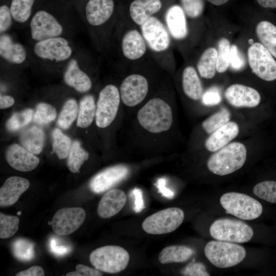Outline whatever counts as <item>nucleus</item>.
<instances>
[{"mask_svg":"<svg viewBox=\"0 0 276 276\" xmlns=\"http://www.w3.org/2000/svg\"><path fill=\"white\" fill-rule=\"evenodd\" d=\"M114 8L113 0H88L84 9L85 19L91 26H102L111 17Z\"/></svg>","mask_w":276,"mask_h":276,"instance_id":"nucleus-17","label":"nucleus"},{"mask_svg":"<svg viewBox=\"0 0 276 276\" xmlns=\"http://www.w3.org/2000/svg\"><path fill=\"white\" fill-rule=\"evenodd\" d=\"M256 32L261 44L276 58V26L269 21H262L257 25Z\"/></svg>","mask_w":276,"mask_h":276,"instance_id":"nucleus-30","label":"nucleus"},{"mask_svg":"<svg viewBox=\"0 0 276 276\" xmlns=\"http://www.w3.org/2000/svg\"><path fill=\"white\" fill-rule=\"evenodd\" d=\"M12 251L15 257L21 261H29L35 256L34 244L24 238L17 239L13 242Z\"/></svg>","mask_w":276,"mask_h":276,"instance_id":"nucleus-38","label":"nucleus"},{"mask_svg":"<svg viewBox=\"0 0 276 276\" xmlns=\"http://www.w3.org/2000/svg\"><path fill=\"white\" fill-rule=\"evenodd\" d=\"M181 87L183 93L190 100H201L204 93L201 81L192 66H188L183 70L181 76Z\"/></svg>","mask_w":276,"mask_h":276,"instance_id":"nucleus-25","label":"nucleus"},{"mask_svg":"<svg viewBox=\"0 0 276 276\" xmlns=\"http://www.w3.org/2000/svg\"><path fill=\"white\" fill-rule=\"evenodd\" d=\"M57 114L56 109L53 106L41 102L37 105L33 120L37 124L44 125L54 121Z\"/></svg>","mask_w":276,"mask_h":276,"instance_id":"nucleus-39","label":"nucleus"},{"mask_svg":"<svg viewBox=\"0 0 276 276\" xmlns=\"http://www.w3.org/2000/svg\"><path fill=\"white\" fill-rule=\"evenodd\" d=\"M245 64L244 57L239 51L237 45H231L229 65L236 71L242 69Z\"/></svg>","mask_w":276,"mask_h":276,"instance_id":"nucleus-47","label":"nucleus"},{"mask_svg":"<svg viewBox=\"0 0 276 276\" xmlns=\"http://www.w3.org/2000/svg\"><path fill=\"white\" fill-rule=\"evenodd\" d=\"M162 6L160 0H134L129 7L130 17L135 24L141 26L158 12Z\"/></svg>","mask_w":276,"mask_h":276,"instance_id":"nucleus-26","label":"nucleus"},{"mask_svg":"<svg viewBox=\"0 0 276 276\" xmlns=\"http://www.w3.org/2000/svg\"><path fill=\"white\" fill-rule=\"evenodd\" d=\"M5 157L11 167L22 172L34 170L40 162L39 158L34 154L16 144L11 145L7 148Z\"/></svg>","mask_w":276,"mask_h":276,"instance_id":"nucleus-16","label":"nucleus"},{"mask_svg":"<svg viewBox=\"0 0 276 276\" xmlns=\"http://www.w3.org/2000/svg\"><path fill=\"white\" fill-rule=\"evenodd\" d=\"M19 218L17 216L0 213V238L8 239L12 237L18 231Z\"/></svg>","mask_w":276,"mask_h":276,"instance_id":"nucleus-42","label":"nucleus"},{"mask_svg":"<svg viewBox=\"0 0 276 276\" xmlns=\"http://www.w3.org/2000/svg\"><path fill=\"white\" fill-rule=\"evenodd\" d=\"M33 51L38 58L55 62L66 61L73 54L68 41L61 36L36 42Z\"/></svg>","mask_w":276,"mask_h":276,"instance_id":"nucleus-12","label":"nucleus"},{"mask_svg":"<svg viewBox=\"0 0 276 276\" xmlns=\"http://www.w3.org/2000/svg\"><path fill=\"white\" fill-rule=\"evenodd\" d=\"M176 127L173 99L167 87L161 86L123 123L122 150L145 157L167 155L174 151Z\"/></svg>","mask_w":276,"mask_h":276,"instance_id":"nucleus-1","label":"nucleus"},{"mask_svg":"<svg viewBox=\"0 0 276 276\" xmlns=\"http://www.w3.org/2000/svg\"><path fill=\"white\" fill-rule=\"evenodd\" d=\"M231 45L226 38L220 39L218 42L216 71L224 73L229 66Z\"/></svg>","mask_w":276,"mask_h":276,"instance_id":"nucleus-41","label":"nucleus"},{"mask_svg":"<svg viewBox=\"0 0 276 276\" xmlns=\"http://www.w3.org/2000/svg\"><path fill=\"white\" fill-rule=\"evenodd\" d=\"M63 79L67 85L81 93L88 92L92 87L91 79L80 68L77 60L74 58L70 59L67 63Z\"/></svg>","mask_w":276,"mask_h":276,"instance_id":"nucleus-21","label":"nucleus"},{"mask_svg":"<svg viewBox=\"0 0 276 276\" xmlns=\"http://www.w3.org/2000/svg\"><path fill=\"white\" fill-rule=\"evenodd\" d=\"M121 48L126 58L135 60L145 54L147 43L142 33L136 29H132L126 32L123 36Z\"/></svg>","mask_w":276,"mask_h":276,"instance_id":"nucleus-23","label":"nucleus"},{"mask_svg":"<svg viewBox=\"0 0 276 276\" xmlns=\"http://www.w3.org/2000/svg\"><path fill=\"white\" fill-rule=\"evenodd\" d=\"M0 56L9 63L20 64L26 60L27 53L21 43L14 41L10 35L3 33L0 36Z\"/></svg>","mask_w":276,"mask_h":276,"instance_id":"nucleus-24","label":"nucleus"},{"mask_svg":"<svg viewBox=\"0 0 276 276\" xmlns=\"http://www.w3.org/2000/svg\"><path fill=\"white\" fill-rule=\"evenodd\" d=\"M35 0H11L10 11L13 20L19 23H24L32 15Z\"/></svg>","mask_w":276,"mask_h":276,"instance_id":"nucleus-32","label":"nucleus"},{"mask_svg":"<svg viewBox=\"0 0 276 276\" xmlns=\"http://www.w3.org/2000/svg\"><path fill=\"white\" fill-rule=\"evenodd\" d=\"M217 50L213 47L206 49L200 57L197 68L200 76L210 79L214 77L216 71Z\"/></svg>","mask_w":276,"mask_h":276,"instance_id":"nucleus-31","label":"nucleus"},{"mask_svg":"<svg viewBox=\"0 0 276 276\" xmlns=\"http://www.w3.org/2000/svg\"><path fill=\"white\" fill-rule=\"evenodd\" d=\"M224 96L230 105L237 108L256 107L261 101V95L256 89L240 84L228 86L225 91Z\"/></svg>","mask_w":276,"mask_h":276,"instance_id":"nucleus-15","label":"nucleus"},{"mask_svg":"<svg viewBox=\"0 0 276 276\" xmlns=\"http://www.w3.org/2000/svg\"><path fill=\"white\" fill-rule=\"evenodd\" d=\"M204 254L214 266L225 268L235 266L242 262L246 256L245 248L233 242L211 241L205 245Z\"/></svg>","mask_w":276,"mask_h":276,"instance_id":"nucleus-4","label":"nucleus"},{"mask_svg":"<svg viewBox=\"0 0 276 276\" xmlns=\"http://www.w3.org/2000/svg\"><path fill=\"white\" fill-rule=\"evenodd\" d=\"M66 276H101L103 274L98 270L82 264H78L76 270L70 272Z\"/></svg>","mask_w":276,"mask_h":276,"instance_id":"nucleus-48","label":"nucleus"},{"mask_svg":"<svg viewBox=\"0 0 276 276\" xmlns=\"http://www.w3.org/2000/svg\"><path fill=\"white\" fill-rule=\"evenodd\" d=\"M183 275L187 276H209L205 266L201 263L195 262V259L189 263L181 271Z\"/></svg>","mask_w":276,"mask_h":276,"instance_id":"nucleus-44","label":"nucleus"},{"mask_svg":"<svg viewBox=\"0 0 276 276\" xmlns=\"http://www.w3.org/2000/svg\"><path fill=\"white\" fill-rule=\"evenodd\" d=\"M220 202L226 213L244 220L255 219L263 212L259 201L243 193H226L220 197Z\"/></svg>","mask_w":276,"mask_h":276,"instance_id":"nucleus-6","label":"nucleus"},{"mask_svg":"<svg viewBox=\"0 0 276 276\" xmlns=\"http://www.w3.org/2000/svg\"><path fill=\"white\" fill-rule=\"evenodd\" d=\"M15 102L14 99L11 96L1 95L0 96V108L1 109L8 108Z\"/></svg>","mask_w":276,"mask_h":276,"instance_id":"nucleus-53","label":"nucleus"},{"mask_svg":"<svg viewBox=\"0 0 276 276\" xmlns=\"http://www.w3.org/2000/svg\"><path fill=\"white\" fill-rule=\"evenodd\" d=\"M29 186L26 178L15 176L7 178L0 189L1 207L14 204Z\"/></svg>","mask_w":276,"mask_h":276,"instance_id":"nucleus-18","label":"nucleus"},{"mask_svg":"<svg viewBox=\"0 0 276 276\" xmlns=\"http://www.w3.org/2000/svg\"><path fill=\"white\" fill-rule=\"evenodd\" d=\"M141 33L147 44L153 51L162 52L170 44L168 30L157 17L151 16L141 26Z\"/></svg>","mask_w":276,"mask_h":276,"instance_id":"nucleus-14","label":"nucleus"},{"mask_svg":"<svg viewBox=\"0 0 276 276\" xmlns=\"http://www.w3.org/2000/svg\"><path fill=\"white\" fill-rule=\"evenodd\" d=\"M44 272L42 267L35 265L17 273L16 276H43Z\"/></svg>","mask_w":276,"mask_h":276,"instance_id":"nucleus-52","label":"nucleus"},{"mask_svg":"<svg viewBox=\"0 0 276 276\" xmlns=\"http://www.w3.org/2000/svg\"><path fill=\"white\" fill-rule=\"evenodd\" d=\"M191 248L182 245H172L164 248L158 255L162 264L180 263L188 260L194 254Z\"/></svg>","mask_w":276,"mask_h":276,"instance_id":"nucleus-29","label":"nucleus"},{"mask_svg":"<svg viewBox=\"0 0 276 276\" xmlns=\"http://www.w3.org/2000/svg\"><path fill=\"white\" fill-rule=\"evenodd\" d=\"M201 101L206 106L216 105L221 101V96L216 89L210 88L204 92Z\"/></svg>","mask_w":276,"mask_h":276,"instance_id":"nucleus-49","label":"nucleus"},{"mask_svg":"<svg viewBox=\"0 0 276 276\" xmlns=\"http://www.w3.org/2000/svg\"><path fill=\"white\" fill-rule=\"evenodd\" d=\"M248 61L252 72L261 79L271 82L276 80V61L260 43H253L247 50Z\"/></svg>","mask_w":276,"mask_h":276,"instance_id":"nucleus-9","label":"nucleus"},{"mask_svg":"<svg viewBox=\"0 0 276 276\" xmlns=\"http://www.w3.org/2000/svg\"><path fill=\"white\" fill-rule=\"evenodd\" d=\"M33 114V110L31 108L15 112L7 121L6 128L10 132L17 131L31 122Z\"/></svg>","mask_w":276,"mask_h":276,"instance_id":"nucleus-37","label":"nucleus"},{"mask_svg":"<svg viewBox=\"0 0 276 276\" xmlns=\"http://www.w3.org/2000/svg\"><path fill=\"white\" fill-rule=\"evenodd\" d=\"M167 180L165 178H159L154 184L156 187L158 192L166 198L172 199L174 197V193L171 190L166 187Z\"/></svg>","mask_w":276,"mask_h":276,"instance_id":"nucleus-51","label":"nucleus"},{"mask_svg":"<svg viewBox=\"0 0 276 276\" xmlns=\"http://www.w3.org/2000/svg\"><path fill=\"white\" fill-rule=\"evenodd\" d=\"M167 30L171 36L176 40H182L188 35L186 14L182 8L174 5L170 7L165 16Z\"/></svg>","mask_w":276,"mask_h":276,"instance_id":"nucleus-20","label":"nucleus"},{"mask_svg":"<svg viewBox=\"0 0 276 276\" xmlns=\"http://www.w3.org/2000/svg\"><path fill=\"white\" fill-rule=\"evenodd\" d=\"M131 194L134 197V210L136 213H140L145 208L143 192L141 189L135 188L132 191Z\"/></svg>","mask_w":276,"mask_h":276,"instance_id":"nucleus-50","label":"nucleus"},{"mask_svg":"<svg viewBox=\"0 0 276 276\" xmlns=\"http://www.w3.org/2000/svg\"><path fill=\"white\" fill-rule=\"evenodd\" d=\"M206 1L214 5L221 6L226 3L229 0H206Z\"/></svg>","mask_w":276,"mask_h":276,"instance_id":"nucleus-55","label":"nucleus"},{"mask_svg":"<svg viewBox=\"0 0 276 276\" xmlns=\"http://www.w3.org/2000/svg\"><path fill=\"white\" fill-rule=\"evenodd\" d=\"M79 107L77 101L69 99L64 103L59 115L57 124L63 129H68L78 117Z\"/></svg>","mask_w":276,"mask_h":276,"instance_id":"nucleus-35","label":"nucleus"},{"mask_svg":"<svg viewBox=\"0 0 276 276\" xmlns=\"http://www.w3.org/2000/svg\"><path fill=\"white\" fill-rule=\"evenodd\" d=\"M19 141L22 147L34 154H39L44 146L45 135L42 129L32 126L20 134Z\"/></svg>","mask_w":276,"mask_h":276,"instance_id":"nucleus-27","label":"nucleus"},{"mask_svg":"<svg viewBox=\"0 0 276 276\" xmlns=\"http://www.w3.org/2000/svg\"><path fill=\"white\" fill-rule=\"evenodd\" d=\"M51 251L57 256H62L71 252L72 247L70 245L64 243L57 237H53L50 240Z\"/></svg>","mask_w":276,"mask_h":276,"instance_id":"nucleus-46","label":"nucleus"},{"mask_svg":"<svg viewBox=\"0 0 276 276\" xmlns=\"http://www.w3.org/2000/svg\"><path fill=\"white\" fill-rule=\"evenodd\" d=\"M210 233L217 240L233 243H245L254 235L252 228L243 221L230 218L215 220L211 225Z\"/></svg>","mask_w":276,"mask_h":276,"instance_id":"nucleus-7","label":"nucleus"},{"mask_svg":"<svg viewBox=\"0 0 276 276\" xmlns=\"http://www.w3.org/2000/svg\"><path fill=\"white\" fill-rule=\"evenodd\" d=\"M257 1L264 8H276V0H257Z\"/></svg>","mask_w":276,"mask_h":276,"instance_id":"nucleus-54","label":"nucleus"},{"mask_svg":"<svg viewBox=\"0 0 276 276\" xmlns=\"http://www.w3.org/2000/svg\"><path fill=\"white\" fill-rule=\"evenodd\" d=\"M126 201L125 192L118 189L108 190L100 200L97 213L102 218H108L118 214Z\"/></svg>","mask_w":276,"mask_h":276,"instance_id":"nucleus-19","label":"nucleus"},{"mask_svg":"<svg viewBox=\"0 0 276 276\" xmlns=\"http://www.w3.org/2000/svg\"><path fill=\"white\" fill-rule=\"evenodd\" d=\"M85 216V211L81 208H62L55 213L51 225L56 235L61 236L68 235L81 226Z\"/></svg>","mask_w":276,"mask_h":276,"instance_id":"nucleus-13","label":"nucleus"},{"mask_svg":"<svg viewBox=\"0 0 276 276\" xmlns=\"http://www.w3.org/2000/svg\"><path fill=\"white\" fill-rule=\"evenodd\" d=\"M180 2L186 15L190 18H196L203 13V0H180Z\"/></svg>","mask_w":276,"mask_h":276,"instance_id":"nucleus-43","label":"nucleus"},{"mask_svg":"<svg viewBox=\"0 0 276 276\" xmlns=\"http://www.w3.org/2000/svg\"><path fill=\"white\" fill-rule=\"evenodd\" d=\"M53 150L59 159L66 158L69 154L72 142L70 138L58 128L54 129L52 133Z\"/></svg>","mask_w":276,"mask_h":276,"instance_id":"nucleus-36","label":"nucleus"},{"mask_svg":"<svg viewBox=\"0 0 276 276\" xmlns=\"http://www.w3.org/2000/svg\"><path fill=\"white\" fill-rule=\"evenodd\" d=\"M132 172V167L126 163L108 167L91 178L89 182V188L93 193H102L126 180L130 177Z\"/></svg>","mask_w":276,"mask_h":276,"instance_id":"nucleus-10","label":"nucleus"},{"mask_svg":"<svg viewBox=\"0 0 276 276\" xmlns=\"http://www.w3.org/2000/svg\"><path fill=\"white\" fill-rule=\"evenodd\" d=\"M230 119L229 111L227 108H222L203 121L201 127L206 133L211 134L229 122Z\"/></svg>","mask_w":276,"mask_h":276,"instance_id":"nucleus-34","label":"nucleus"},{"mask_svg":"<svg viewBox=\"0 0 276 276\" xmlns=\"http://www.w3.org/2000/svg\"><path fill=\"white\" fill-rule=\"evenodd\" d=\"M253 193L259 198L276 203V181L264 180L256 185Z\"/></svg>","mask_w":276,"mask_h":276,"instance_id":"nucleus-40","label":"nucleus"},{"mask_svg":"<svg viewBox=\"0 0 276 276\" xmlns=\"http://www.w3.org/2000/svg\"><path fill=\"white\" fill-rule=\"evenodd\" d=\"M89 260L96 269L106 273H115L124 270L129 261V255L122 247L107 245L91 252Z\"/></svg>","mask_w":276,"mask_h":276,"instance_id":"nucleus-5","label":"nucleus"},{"mask_svg":"<svg viewBox=\"0 0 276 276\" xmlns=\"http://www.w3.org/2000/svg\"><path fill=\"white\" fill-rule=\"evenodd\" d=\"M239 127L235 122L229 121L212 134L204 143L206 149L215 152L227 145L238 135Z\"/></svg>","mask_w":276,"mask_h":276,"instance_id":"nucleus-22","label":"nucleus"},{"mask_svg":"<svg viewBox=\"0 0 276 276\" xmlns=\"http://www.w3.org/2000/svg\"><path fill=\"white\" fill-rule=\"evenodd\" d=\"M184 212L178 208H169L147 217L143 222V230L149 234L162 235L172 232L182 223Z\"/></svg>","mask_w":276,"mask_h":276,"instance_id":"nucleus-8","label":"nucleus"},{"mask_svg":"<svg viewBox=\"0 0 276 276\" xmlns=\"http://www.w3.org/2000/svg\"><path fill=\"white\" fill-rule=\"evenodd\" d=\"M96 102L94 96L88 94L83 97L79 103L77 126L86 128L95 122Z\"/></svg>","mask_w":276,"mask_h":276,"instance_id":"nucleus-28","label":"nucleus"},{"mask_svg":"<svg viewBox=\"0 0 276 276\" xmlns=\"http://www.w3.org/2000/svg\"><path fill=\"white\" fill-rule=\"evenodd\" d=\"M246 157L245 146L240 142H233L210 156L206 166L213 173L224 176L241 168L245 163Z\"/></svg>","mask_w":276,"mask_h":276,"instance_id":"nucleus-3","label":"nucleus"},{"mask_svg":"<svg viewBox=\"0 0 276 276\" xmlns=\"http://www.w3.org/2000/svg\"><path fill=\"white\" fill-rule=\"evenodd\" d=\"M67 166L70 171L73 173H77L83 164L89 157V153L84 150L81 144L77 141H74L67 156Z\"/></svg>","mask_w":276,"mask_h":276,"instance_id":"nucleus-33","label":"nucleus"},{"mask_svg":"<svg viewBox=\"0 0 276 276\" xmlns=\"http://www.w3.org/2000/svg\"><path fill=\"white\" fill-rule=\"evenodd\" d=\"M152 88L150 79L141 73H131L122 80L119 88L124 109V123L155 93Z\"/></svg>","mask_w":276,"mask_h":276,"instance_id":"nucleus-2","label":"nucleus"},{"mask_svg":"<svg viewBox=\"0 0 276 276\" xmlns=\"http://www.w3.org/2000/svg\"><path fill=\"white\" fill-rule=\"evenodd\" d=\"M249 43H250L251 44H252L254 43L253 40L251 39H249Z\"/></svg>","mask_w":276,"mask_h":276,"instance_id":"nucleus-56","label":"nucleus"},{"mask_svg":"<svg viewBox=\"0 0 276 276\" xmlns=\"http://www.w3.org/2000/svg\"><path fill=\"white\" fill-rule=\"evenodd\" d=\"M30 29L31 38L36 42L61 36L63 32L57 17L45 9H39L32 16Z\"/></svg>","mask_w":276,"mask_h":276,"instance_id":"nucleus-11","label":"nucleus"},{"mask_svg":"<svg viewBox=\"0 0 276 276\" xmlns=\"http://www.w3.org/2000/svg\"><path fill=\"white\" fill-rule=\"evenodd\" d=\"M13 20L10 5L3 4L0 6V33H5L11 27Z\"/></svg>","mask_w":276,"mask_h":276,"instance_id":"nucleus-45","label":"nucleus"}]
</instances>
